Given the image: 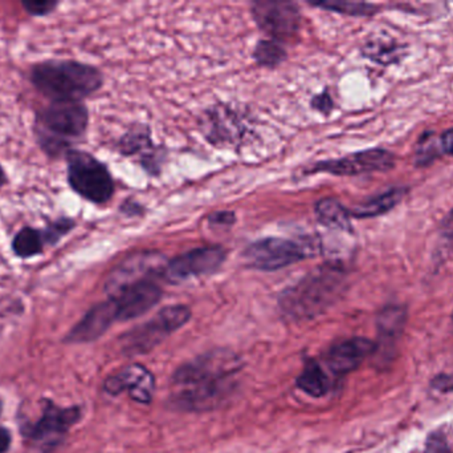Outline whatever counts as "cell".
<instances>
[{
    "mask_svg": "<svg viewBox=\"0 0 453 453\" xmlns=\"http://www.w3.org/2000/svg\"><path fill=\"white\" fill-rule=\"evenodd\" d=\"M29 82L50 101H82L103 88L104 76L92 64L50 59L31 66Z\"/></svg>",
    "mask_w": 453,
    "mask_h": 453,
    "instance_id": "1",
    "label": "cell"
},
{
    "mask_svg": "<svg viewBox=\"0 0 453 453\" xmlns=\"http://www.w3.org/2000/svg\"><path fill=\"white\" fill-rule=\"evenodd\" d=\"M343 269L334 263L319 266L295 286L282 292L279 306L289 321H305L324 313L345 289Z\"/></svg>",
    "mask_w": 453,
    "mask_h": 453,
    "instance_id": "2",
    "label": "cell"
},
{
    "mask_svg": "<svg viewBox=\"0 0 453 453\" xmlns=\"http://www.w3.org/2000/svg\"><path fill=\"white\" fill-rule=\"evenodd\" d=\"M89 111L82 101H50L35 117L34 135L40 149L50 159L65 156L74 141L84 137Z\"/></svg>",
    "mask_w": 453,
    "mask_h": 453,
    "instance_id": "3",
    "label": "cell"
},
{
    "mask_svg": "<svg viewBox=\"0 0 453 453\" xmlns=\"http://www.w3.org/2000/svg\"><path fill=\"white\" fill-rule=\"evenodd\" d=\"M66 180L74 193L96 205L114 196V181L108 167L88 152L72 149L65 154Z\"/></svg>",
    "mask_w": 453,
    "mask_h": 453,
    "instance_id": "4",
    "label": "cell"
},
{
    "mask_svg": "<svg viewBox=\"0 0 453 453\" xmlns=\"http://www.w3.org/2000/svg\"><path fill=\"white\" fill-rule=\"evenodd\" d=\"M191 318V310L185 305L167 306L151 321L135 327L122 338V351L127 355L146 354L158 346L165 338L185 326Z\"/></svg>",
    "mask_w": 453,
    "mask_h": 453,
    "instance_id": "5",
    "label": "cell"
},
{
    "mask_svg": "<svg viewBox=\"0 0 453 453\" xmlns=\"http://www.w3.org/2000/svg\"><path fill=\"white\" fill-rule=\"evenodd\" d=\"M311 254H314L311 244L271 237L250 244L245 249L244 260L256 270L274 271L295 265Z\"/></svg>",
    "mask_w": 453,
    "mask_h": 453,
    "instance_id": "6",
    "label": "cell"
},
{
    "mask_svg": "<svg viewBox=\"0 0 453 453\" xmlns=\"http://www.w3.org/2000/svg\"><path fill=\"white\" fill-rule=\"evenodd\" d=\"M79 407L56 406L45 401L42 418L36 423L23 427V435L42 452H50L64 441L68 431L81 419Z\"/></svg>",
    "mask_w": 453,
    "mask_h": 453,
    "instance_id": "7",
    "label": "cell"
},
{
    "mask_svg": "<svg viewBox=\"0 0 453 453\" xmlns=\"http://www.w3.org/2000/svg\"><path fill=\"white\" fill-rule=\"evenodd\" d=\"M240 359L228 350H214L186 363L177 370L173 380L175 385L196 386L201 383L228 379L239 371Z\"/></svg>",
    "mask_w": 453,
    "mask_h": 453,
    "instance_id": "8",
    "label": "cell"
},
{
    "mask_svg": "<svg viewBox=\"0 0 453 453\" xmlns=\"http://www.w3.org/2000/svg\"><path fill=\"white\" fill-rule=\"evenodd\" d=\"M250 12L258 28L277 42L292 39L300 29L301 15L295 3L258 0L250 4Z\"/></svg>",
    "mask_w": 453,
    "mask_h": 453,
    "instance_id": "9",
    "label": "cell"
},
{
    "mask_svg": "<svg viewBox=\"0 0 453 453\" xmlns=\"http://www.w3.org/2000/svg\"><path fill=\"white\" fill-rule=\"evenodd\" d=\"M395 167V157L386 149L375 148L357 152L342 159L329 160L314 164L309 175L327 173L333 176H359L366 173L388 172Z\"/></svg>",
    "mask_w": 453,
    "mask_h": 453,
    "instance_id": "10",
    "label": "cell"
},
{
    "mask_svg": "<svg viewBox=\"0 0 453 453\" xmlns=\"http://www.w3.org/2000/svg\"><path fill=\"white\" fill-rule=\"evenodd\" d=\"M225 261L226 250L222 246L198 247L167 262L162 277L170 284H180L215 273Z\"/></svg>",
    "mask_w": 453,
    "mask_h": 453,
    "instance_id": "11",
    "label": "cell"
},
{
    "mask_svg": "<svg viewBox=\"0 0 453 453\" xmlns=\"http://www.w3.org/2000/svg\"><path fill=\"white\" fill-rule=\"evenodd\" d=\"M167 262L165 257L156 252H142L130 255L122 261L108 277L105 284L109 297L119 290L143 281H151L153 277L164 274Z\"/></svg>",
    "mask_w": 453,
    "mask_h": 453,
    "instance_id": "12",
    "label": "cell"
},
{
    "mask_svg": "<svg viewBox=\"0 0 453 453\" xmlns=\"http://www.w3.org/2000/svg\"><path fill=\"white\" fill-rule=\"evenodd\" d=\"M162 290L151 281H143L119 290L109 300L116 305L117 319L119 322L132 321L148 313L161 301Z\"/></svg>",
    "mask_w": 453,
    "mask_h": 453,
    "instance_id": "13",
    "label": "cell"
},
{
    "mask_svg": "<svg viewBox=\"0 0 453 453\" xmlns=\"http://www.w3.org/2000/svg\"><path fill=\"white\" fill-rule=\"evenodd\" d=\"M231 379L232 378H228L217 382L188 386L173 399V403L183 411H206L214 409L225 402L226 396L234 390V385Z\"/></svg>",
    "mask_w": 453,
    "mask_h": 453,
    "instance_id": "14",
    "label": "cell"
},
{
    "mask_svg": "<svg viewBox=\"0 0 453 453\" xmlns=\"http://www.w3.org/2000/svg\"><path fill=\"white\" fill-rule=\"evenodd\" d=\"M104 387L111 395H119L122 391H129L133 401L149 404L153 399L156 380L146 367L132 364L119 374L108 378Z\"/></svg>",
    "mask_w": 453,
    "mask_h": 453,
    "instance_id": "15",
    "label": "cell"
},
{
    "mask_svg": "<svg viewBox=\"0 0 453 453\" xmlns=\"http://www.w3.org/2000/svg\"><path fill=\"white\" fill-rule=\"evenodd\" d=\"M204 135L215 145L239 144L247 132V127L234 109L215 106L202 120Z\"/></svg>",
    "mask_w": 453,
    "mask_h": 453,
    "instance_id": "16",
    "label": "cell"
},
{
    "mask_svg": "<svg viewBox=\"0 0 453 453\" xmlns=\"http://www.w3.org/2000/svg\"><path fill=\"white\" fill-rule=\"evenodd\" d=\"M119 321L117 319L116 305L113 301L93 306L81 321L68 332L66 343H89L98 340L101 335L108 332L109 327Z\"/></svg>",
    "mask_w": 453,
    "mask_h": 453,
    "instance_id": "17",
    "label": "cell"
},
{
    "mask_svg": "<svg viewBox=\"0 0 453 453\" xmlns=\"http://www.w3.org/2000/svg\"><path fill=\"white\" fill-rule=\"evenodd\" d=\"M374 342L366 338H350L330 348L326 356L327 367L338 377H345L358 369L367 356L374 353Z\"/></svg>",
    "mask_w": 453,
    "mask_h": 453,
    "instance_id": "18",
    "label": "cell"
},
{
    "mask_svg": "<svg viewBox=\"0 0 453 453\" xmlns=\"http://www.w3.org/2000/svg\"><path fill=\"white\" fill-rule=\"evenodd\" d=\"M404 196H406V189L393 188L385 191V193L378 194V196L361 202L353 209L349 210V213H350V217L356 218L378 217V215H386V213L393 210L403 199Z\"/></svg>",
    "mask_w": 453,
    "mask_h": 453,
    "instance_id": "19",
    "label": "cell"
},
{
    "mask_svg": "<svg viewBox=\"0 0 453 453\" xmlns=\"http://www.w3.org/2000/svg\"><path fill=\"white\" fill-rule=\"evenodd\" d=\"M45 246L47 245H45L42 228H34L29 225L19 229L11 241V250L15 257L20 258V260H31V258L42 254Z\"/></svg>",
    "mask_w": 453,
    "mask_h": 453,
    "instance_id": "20",
    "label": "cell"
},
{
    "mask_svg": "<svg viewBox=\"0 0 453 453\" xmlns=\"http://www.w3.org/2000/svg\"><path fill=\"white\" fill-rule=\"evenodd\" d=\"M316 217L319 223L325 228L334 229V230L351 233L350 213L341 202L334 199H324L317 202Z\"/></svg>",
    "mask_w": 453,
    "mask_h": 453,
    "instance_id": "21",
    "label": "cell"
},
{
    "mask_svg": "<svg viewBox=\"0 0 453 453\" xmlns=\"http://www.w3.org/2000/svg\"><path fill=\"white\" fill-rule=\"evenodd\" d=\"M119 152L125 156L141 154L143 167H148L150 161V169H156L150 159H154V144L151 143L149 130L145 128H134L130 129L124 137L119 140Z\"/></svg>",
    "mask_w": 453,
    "mask_h": 453,
    "instance_id": "22",
    "label": "cell"
},
{
    "mask_svg": "<svg viewBox=\"0 0 453 453\" xmlns=\"http://www.w3.org/2000/svg\"><path fill=\"white\" fill-rule=\"evenodd\" d=\"M300 390L313 398H322L330 390L329 378L316 361H309L297 379Z\"/></svg>",
    "mask_w": 453,
    "mask_h": 453,
    "instance_id": "23",
    "label": "cell"
},
{
    "mask_svg": "<svg viewBox=\"0 0 453 453\" xmlns=\"http://www.w3.org/2000/svg\"><path fill=\"white\" fill-rule=\"evenodd\" d=\"M362 52L370 60L388 66V64L398 63L401 60L403 47L401 44H396L393 39H385V37L380 36L367 40Z\"/></svg>",
    "mask_w": 453,
    "mask_h": 453,
    "instance_id": "24",
    "label": "cell"
},
{
    "mask_svg": "<svg viewBox=\"0 0 453 453\" xmlns=\"http://www.w3.org/2000/svg\"><path fill=\"white\" fill-rule=\"evenodd\" d=\"M253 58L257 61L258 66L273 68V66H279L285 60L287 52H285L281 43L277 42V40H261L256 45Z\"/></svg>",
    "mask_w": 453,
    "mask_h": 453,
    "instance_id": "25",
    "label": "cell"
},
{
    "mask_svg": "<svg viewBox=\"0 0 453 453\" xmlns=\"http://www.w3.org/2000/svg\"><path fill=\"white\" fill-rule=\"evenodd\" d=\"M313 5L325 8L333 12L343 13L349 16H370L377 12V7L369 3L348 2V0H327V2L313 3Z\"/></svg>",
    "mask_w": 453,
    "mask_h": 453,
    "instance_id": "26",
    "label": "cell"
},
{
    "mask_svg": "<svg viewBox=\"0 0 453 453\" xmlns=\"http://www.w3.org/2000/svg\"><path fill=\"white\" fill-rule=\"evenodd\" d=\"M406 319V311L401 306H388L378 316V327L383 337H395L402 332Z\"/></svg>",
    "mask_w": 453,
    "mask_h": 453,
    "instance_id": "27",
    "label": "cell"
},
{
    "mask_svg": "<svg viewBox=\"0 0 453 453\" xmlns=\"http://www.w3.org/2000/svg\"><path fill=\"white\" fill-rule=\"evenodd\" d=\"M76 226L77 223L73 218L65 217V215L56 218L52 223H47L44 228H42L45 245H47V246H56V245L60 244L61 239L65 238Z\"/></svg>",
    "mask_w": 453,
    "mask_h": 453,
    "instance_id": "28",
    "label": "cell"
},
{
    "mask_svg": "<svg viewBox=\"0 0 453 453\" xmlns=\"http://www.w3.org/2000/svg\"><path fill=\"white\" fill-rule=\"evenodd\" d=\"M441 153H443L441 148V140H438L434 133H427V135L422 136L418 144L417 151H415V162L418 167H426L434 160L438 159Z\"/></svg>",
    "mask_w": 453,
    "mask_h": 453,
    "instance_id": "29",
    "label": "cell"
},
{
    "mask_svg": "<svg viewBox=\"0 0 453 453\" xmlns=\"http://www.w3.org/2000/svg\"><path fill=\"white\" fill-rule=\"evenodd\" d=\"M61 3L58 0H42V2H21V7L24 8L28 15L34 18H45L58 10Z\"/></svg>",
    "mask_w": 453,
    "mask_h": 453,
    "instance_id": "30",
    "label": "cell"
},
{
    "mask_svg": "<svg viewBox=\"0 0 453 453\" xmlns=\"http://www.w3.org/2000/svg\"><path fill=\"white\" fill-rule=\"evenodd\" d=\"M425 453H452L446 435L441 431H436L428 436Z\"/></svg>",
    "mask_w": 453,
    "mask_h": 453,
    "instance_id": "31",
    "label": "cell"
},
{
    "mask_svg": "<svg viewBox=\"0 0 453 453\" xmlns=\"http://www.w3.org/2000/svg\"><path fill=\"white\" fill-rule=\"evenodd\" d=\"M234 220H236V217L232 212L212 213L209 217L210 223L217 226H231Z\"/></svg>",
    "mask_w": 453,
    "mask_h": 453,
    "instance_id": "32",
    "label": "cell"
},
{
    "mask_svg": "<svg viewBox=\"0 0 453 453\" xmlns=\"http://www.w3.org/2000/svg\"><path fill=\"white\" fill-rule=\"evenodd\" d=\"M433 387L441 393H452L453 391V375L444 374L434 378Z\"/></svg>",
    "mask_w": 453,
    "mask_h": 453,
    "instance_id": "33",
    "label": "cell"
},
{
    "mask_svg": "<svg viewBox=\"0 0 453 453\" xmlns=\"http://www.w3.org/2000/svg\"><path fill=\"white\" fill-rule=\"evenodd\" d=\"M439 140H441V152L449 156H453V128L446 130Z\"/></svg>",
    "mask_w": 453,
    "mask_h": 453,
    "instance_id": "34",
    "label": "cell"
},
{
    "mask_svg": "<svg viewBox=\"0 0 453 453\" xmlns=\"http://www.w3.org/2000/svg\"><path fill=\"white\" fill-rule=\"evenodd\" d=\"M313 106L314 108L319 109V111L327 113V112H329L333 106L332 98H330V96L326 95V93H324V95L317 96V98H314Z\"/></svg>",
    "mask_w": 453,
    "mask_h": 453,
    "instance_id": "35",
    "label": "cell"
},
{
    "mask_svg": "<svg viewBox=\"0 0 453 453\" xmlns=\"http://www.w3.org/2000/svg\"><path fill=\"white\" fill-rule=\"evenodd\" d=\"M11 447V433L7 428L0 427V453H5Z\"/></svg>",
    "mask_w": 453,
    "mask_h": 453,
    "instance_id": "36",
    "label": "cell"
},
{
    "mask_svg": "<svg viewBox=\"0 0 453 453\" xmlns=\"http://www.w3.org/2000/svg\"><path fill=\"white\" fill-rule=\"evenodd\" d=\"M443 231L447 237L453 238V210L449 213V217L443 221Z\"/></svg>",
    "mask_w": 453,
    "mask_h": 453,
    "instance_id": "37",
    "label": "cell"
},
{
    "mask_svg": "<svg viewBox=\"0 0 453 453\" xmlns=\"http://www.w3.org/2000/svg\"><path fill=\"white\" fill-rule=\"evenodd\" d=\"M8 183H10V180H8L7 172H5L3 165L0 164V191H2Z\"/></svg>",
    "mask_w": 453,
    "mask_h": 453,
    "instance_id": "38",
    "label": "cell"
},
{
    "mask_svg": "<svg viewBox=\"0 0 453 453\" xmlns=\"http://www.w3.org/2000/svg\"><path fill=\"white\" fill-rule=\"evenodd\" d=\"M2 401H0V415H2Z\"/></svg>",
    "mask_w": 453,
    "mask_h": 453,
    "instance_id": "39",
    "label": "cell"
}]
</instances>
